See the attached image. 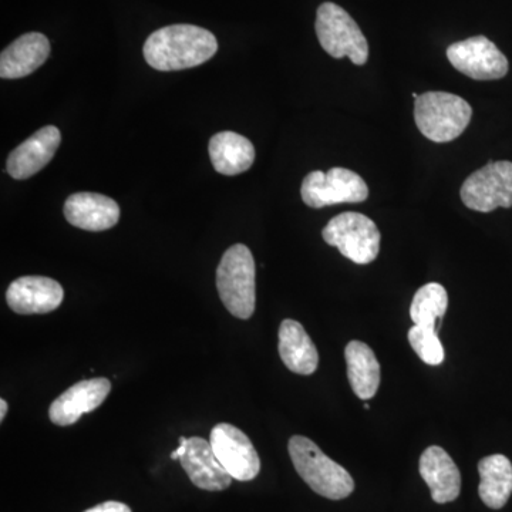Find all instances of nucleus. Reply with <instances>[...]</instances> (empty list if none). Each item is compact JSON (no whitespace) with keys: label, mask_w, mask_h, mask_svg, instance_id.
I'll return each instance as SVG.
<instances>
[{"label":"nucleus","mask_w":512,"mask_h":512,"mask_svg":"<svg viewBox=\"0 0 512 512\" xmlns=\"http://www.w3.org/2000/svg\"><path fill=\"white\" fill-rule=\"evenodd\" d=\"M217 37L194 25H173L151 33L144 57L153 69L177 72L208 62L217 53Z\"/></svg>","instance_id":"nucleus-1"},{"label":"nucleus","mask_w":512,"mask_h":512,"mask_svg":"<svg viewBox=\"0 0 512 512\" xmlns=\"http://www.w3.org/2000/svg\"><path fill=\"white\" fill-rule=\"evenodd\" d=\"M288 450L299 476L316 494L338 501L355 490V481L348 471L326 456L308 437L293 436Z\"/></svg>","instance_id":"nucleus-2"},{"label":"nucleus","mask_w":512,"mask_h":512,"mask_svg":"<svg viewBox=\"0 0 512 512\" xmlns=\"http://www.w3.org/2000/svg\"><path fill=\"white\" fill-rule=\"evenodd\" d=\"M473 109L466 100L446 92H426L414 101V120L424 137L450 143L466 131Z\"/></svg>","instance_id":"nucleus-3"},{"label":"nucleus","mask_w":512,"mask_h":512,"mask_svg":"<svg viewBox=\"0 0 512 512\" xmlns=\"http://www.w3.org/2000/svg\"><path fill=\"white\" fill-rule=\"evenodd\" d=\"M217 288L231 315L249 319L255 312L256 268L252 252L237 244L222 256L217 269Z\"/></svg>","instance_id":"nucleus-4"},{"label":"nucleus","mask_w":512,"mask_h":512,"mask_svg":"<svg viewBox=\"0 0 512 512\" xmlns=\"http://www.w3.org/2000/svg\"><path fill=\"white\" fill-rule=\"evenodd\" d=\"M316 35L320 46L335 59L349 57L356 66L369 59V43L355 19L332 2L322 3L316 13Z\"/></svg>","instance_id":"nucleus-5"},{"label":"nucleus","mask_w":512,"mask_h":512,"mask_svg":"<svg viewBox=\"0 0 512 512\" xmlns=\"http://www.w3.org/2000/svg\"><path fill=\"white\" fill-rule=\"evenodd\" d=\"M322 237L330 247L357 265L372 264L380 252L379 228L375 221L359 212H343L332 218L322 231Z\"/></svg>","instance_id":"nucleus-6"},{"label":"nucleus","mask_w":512,"mask_h":512,"mask_svg":"<svg viewBox=\"0 0 512 512\" xmlns=\"http://www.w3.org/2000/svg\"><path fill=\"white\" fill-rule=\"evenodd\" d=\"M302 200L308 207H330L338 204H356L369 197V187L359 174L348 168L335 167L328 173L312 171L303 178Z\"/></svg>","instance_id":"nucleus-7"},{"label":"nucleus","mask_w":512,"mask_h":512,"mask_svg":"<svg viewBox=\"0 0 512 512\" xmlns=\"http://www.w3.org/2000/svg\"><path fill=\"white\" fill-rule=\"evenodd\" d=\"M463 204L477 212L512 207V163L491 161L470 175L460 190Z\"/></svg>","instance_id":"nucleus-8"},{"label":"nucleus","mask_w":512,"mask_h":512,"mask_svg":"<svg viewBox=\"0 0 512 512\" xmlns=\"http://www.w3.org/2000/svg\"><path fill=\"white\" fill-rule=\"evenodd\" d=\"M447 59L458 72L480 82L503 79L510 69L504 53L485 36L453 43L447 49Z\"/></svg>","instance_id":"nucleus-9"},{"label":"nucleus","mask_w":512,"mask_h":512,"mask_svg":"<svg viewBox=\"0 0 512 512\" xmlns=\"http://www.w3.org/2000/svg\"><path fill=\"white\" fill-rule=\"evenodd\" d=\"M210 443L222 467L234 480L251 481L258 476L261 460L244 431L232 424H217L211 431Z\"/></svg>","instance_id":"nucleus-10"},{"label":"nucleus","mask_w":512,"mask_h":512,"mask_svg":"<svg viewBox=\"0 0 512 512\" xmlns=\"http://www.w3.org/2000/svg\"><path fill=\"white\" fill-rule=\"evenodd\" d=\"M62 285L46 276H22L10 284L6 302L19 315H43L56 311L62 305Z\"/></svg>","instance_id":"nucleus-11"},{"label":"nucleus","mask_w":512,"mask_h":512,"mask_svg":"<svg viewBox=\"0 0 512 512\" xmlns=\"http://www.w3.org/2000/svg\"><path fill=\"white\" fill-rule=\"evenodd\" d=\"M110 392V380L104 377L73 384L50 406V420L56 426H72L83 414L92 413L100 407Z\"/></svg>","instance_id":"nucleus-12"},{"label":"nucleus","mask_w":512,"mask_h":512,"mask_svg":"<svg viewBox=\"0 0 512 512\" xmlns=\"http://www.w3.org/2000/svg\"><path fill=\"white\" fill-rule=\"evenodd\" d=\"M62 143V133L55 126H46L36 131L25 143L9 154L6 170L15 180H26L39 173L55 157Z\"/></svg>","instance_id":"nucleus-13"},{"label":"nucleus","mask_w":512,"mask_h":512,"mask_svg":"<svg viewBox=\"0 0 512 512\" xmlns=\"http://www.w3.org/2000/svg\"><path fill=\"white\" fill-rule=\"evenodd\" d=\"M64 217L73 227L100 232L120 220V207L113 198L96 192H77L64 202Z\"/></svg>","instance_id":"nucleus-14"},{"label":"nucleus","mask_w":512,"mask_h":512,"mask_svg":"<svg viewBox=\"0 0 512 512\" xmlns=\"http://www.w3.org/2000/svg\"><path fill=\"white\" fill-rule=\"evenodd\" d=\"M180 461L192 484L201 490L224 491L234 480L215 456L210 441L201 437L187 440V447Z\"/></svg>","instance_id":"nucleus-15"},{"label":"nucleus","mask_w":512,"mask_h":512,"mask_svg":"<svg viewBox=\"0 0 512 512\" xmlns=\"http://www.w3.org/2000/svg\"><path fill=\"white\" fill-rule=\"evenodd\" d=\"M419 470L421 478L429 485L434 503L447 504L457 500L461 491V474L444 448H426L420 457Z\"/></svg>","instance_id":"nucleus-16"},{"label":"nucleus","mask_w":512,"mask_h":512,"mask_svg":"<svg viewBox=\"0 0 512 512\" xmlns=\"http://www.w3.org/2000/svg\"><path fill=\"white\" fill-rule=\"evenodd\" d=\"M50 55L49 39L42 33H26L6 47L0 56V77L22 79L36 72Z\"/></svg>","instance_id":"nucleus-17"},{"label":"nucleus","mask_w":512,"mask_h":512,"mask_svg":"<svg viewBox=\"0 0 512 512\" xmlns=\"http://www.w3.org/2000/svg\"><path fill=\"white\" fill-rule=\"evenodd\" d=\"M279 355L296 375L311 376L319 365L318 349L301 323L286 319L279 328Z\"/></svg>","instance_id":"nucleus-18"},{"label":"nucleus","mask_w":512,"mask_h":512,"mask_svg":"<svg viewBox=\"0 0 512 512\" xmlns=\"http://www.w3.org/2000/svg\"><path fill=\"white\" fill-rule=\"evenodd\" d=\"M211 163L217 173L238 175L245 173L255 161L254 144L247 137L232 131H222L210 140Z\"/></svg>","instance_id":"nucleus-19"},{"label":"nucleus","mask_w":512,"mask_h":512,"mask_svg":"<svg viewBox=\"0 0 512 512\" xmlns=\"http://www.w3.org/2000/svg\"><path fill=\"white\" fill-rule=\"evenodd\" d=\"M481 501L491 510H501L512 494V464L503 454L484 457L478 463Z\"/></svg>","instance_id":"nucleus-20"},{"label":"nucleus","mask_w":512,"mask_h":512,"mask_svg":"<svg viewBox=\"0 0 512 512\" xmlns=\"http://www.w3.org/2000/svg\"><path fill=\"white\" fill-rule=\"evenodd\" d=\"M350 386L362 400L375 397L380 386L379 360L366 343L352 340L345 350Z\"/></svg>","instance_id":"nucleus-21"},{"label":"nucleus","mask_w":512,"mask_h":512,"mask_svg":"<svg viewBox=\"0 0 512 512\" xmlns=\"http://www.w3.org/2000/svg\"><path fill=\"white\" fill-rule=\"evenodd\" d=\"M448 295L443 285L431 282L421 286L410 306V318L414 325L436 328L437 320L446 315Z\"/></svg>","instance_id":"nucleus-22"},{"label":"nucleus","mask_w":512,"mask_h":512,"mask_svg":"<svg viewBox=\"0 0 512 512\" xmlns=\"http://www.w3.org/2000/svg\"><path fill=\"white\" fill-rule=\"evenodd\" d=\"M407 338H409L410 346H412L414 352L424 363L430 366H439L443 363L444 349L436 328L414 325L409 330Z\"/></svg>","instance_id":"nucleus-23"},{"label":"nucleus","mask_w":512,"mask_h":512,"mask_svg":"<svg viewBox=\"0 0 512 512\" xmlns=\"http://www.w3.org/2000/svg\"><path fill=\"white\" fill-rule=\"evenodd\" d=\"M84 512H131V510L128 505L119 503V501H106V503L96 505Z\"/></svg>","instance_id":"nucleus-24"},{"label":"nucleus","mask_w":512,"mask_h":512,"mask_svg":"<svg viewBox=\"0 0 512 512\" xmlns=\"http://www.w3.org/2000/svg\"><path fill=\"white\" fill-rule=\"evenodd\" d=\"M187 440L188 439H185V437H180V446L171 453V460H180L181 456L184 454L185 447H187Z\"/></svg>","instance_id":"nucleus-25"},{"label":"nucleus","mask_w":512,"mask_h":512,"mask_svg":"<svg viewBox=\"0 0 512 512\" xmlns=\"http://www.w3.org/2000/svg\"><path fill=\"white\" fill-rule=\"evenodd\" d=\"M6 413H8V403L5 399L0 400V421L5 420Z\"/></svg>","instance_id":"nucleus-26"}]
</instances>
